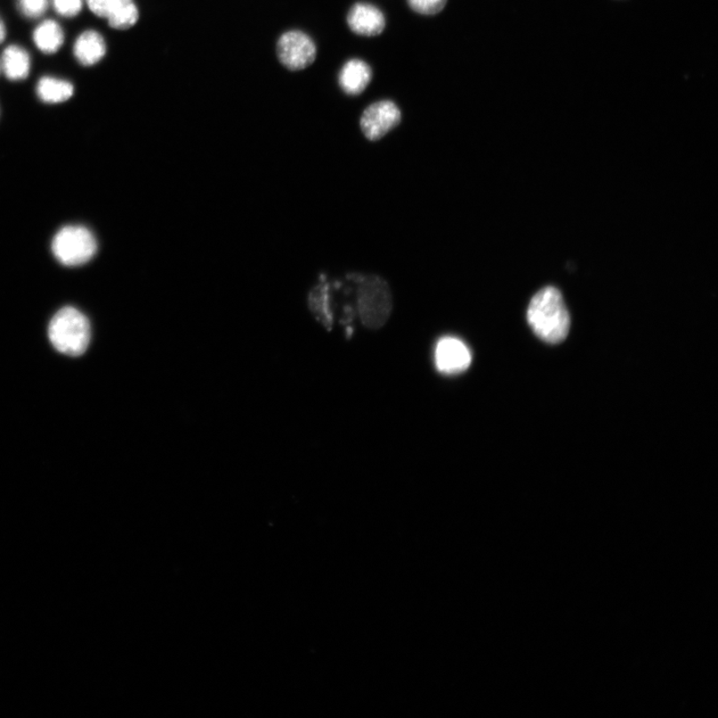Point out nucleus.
I'll use <instances>...</instances> for the list:
<instances>
[{"instance_id": "f257e3e1", "label": "nucleus", "mask_w": 718, "mask_h": 718, "mask_svg": "<svg viewBox=\"0 0 718 718\" xmlns=\"http://www.w3.org/2000/svg\"><path fill=\"white\" fill-rule=\"evenodd\" d=\"M527 319L534 334L551 344L564 342L571 327L563 295L555 286L544 287L533 296Z\"/></svg>"}, {"instance_id": "f03ea898", "label": "nucleus", "mask_w": 718, "mask_h": 718, "mask_svg": "<svg viewBox=\"0 0 718 718\" xmlns=\"http://www.w3.org/2000/svg\"><path fill=\"white\" fill-rule=\"evenodd\" d=\"M356 308L361 323L376 329L390 319L392 303L389 285L382 278L351 274Z\"/></svg>"}, {"instance_id": "7ed1b4c3", "label": "nucleus", "mask_w": 718, "mask_h": 718, "mask_svg": "<svg viewBox=\"0 0 718 718\" xmlns=\"http://www.w3.org/2000/svg\"><path fill=\"white\" fill-rule=\"evenodd\" d=\"M90 335L87 318L72 307L57 311L49 324V340L57 351L70 357H79L86 351Z\"/></svg>"}, {"instance_id": "20e7f679", "label": "nucleus", "mask_w": 718, "mask_h": 718, "mask_svg": "<svg viewBox=\"0 0 718 718\" xmlns=\"http://www.w3.org/2000/svg\"><path fill=\"white\" fill-rule=\"evenodd\" d=\"M54 257L62 265L77 267L85 265L97 252V241L90 230L82 226L62 228L53 238Z\"/></svg>"}, {"instance_id": "39448f33", "label": "nucleus", "mask_w": 718, "mask_h": 718, "mask_svg": "<svg viewBox=\"0 0 718 718\" xmlns=\"http://www.w3.org/2000/svg\"><path fill=\"white\" fill-rule=\"evenodd\" d=\"M277 53L286 69L300 71L316 61L318 51L315 41L307 33L292 30L284 33L278 39Z\"/></svg>"}, {"instance_id": "423d86ee", "label": "nucleus", "mask_w": 718, "mask_h": 718, "mask_svg": "<svg viewBox=\"0 0 718 718\" xmlns=\"http://www.w3.org/2000/svg\"><path fill=\"white\" fill-rule=\"evenodd\" d=\"M400 121L399 106L391 101H382L369 105L362 113L360 128L370 141H377L399 125Z\"/></svg>"}, {"instance_id": "0eeeda50", "label": "nucleus", "mask_w": 718, "mask_h": 718, "mask_svg": "<svg viewBox=\"0 0 718 718\" xmlns=\"http://www.w3.org/2000/svg\"><path fill=\"white\" fill-rule=\"evenodd\" d=\"M90 11L99 18L109 20L110 28L126 30L133 28L139 20L134 0H86Z\"/></svg>"}, {"instance_id": "6e6552de", "label": "nucleus", "mask_w": 718, "mask_h": 718, "mask_svg": "<svg viewBox=\"0 0 718 718\" xmlns=\"http://www.w3.org/2000/svg\"><path fill=\"white\" fill-rule=\"evenodd\" d=\"M472 361V353L466 344L456 337H443L436 345V367L444 375L464 373Z\"/></svg>"}, {"instance_id": "1a4fd4ad", "label": "nucleus", "mask_w": 718, "mask_h": 718, "mask_svg": "<svg viewBox=\"0 0 718 718\" xmlns=\"http://www.w3.org/2000/svg\"><path fill=\"white\" fill-rule=\"evenodd\" d=\"M346 22L353 33L367 37L381 36L386 27L383 12L367 3L353 4L346 16Z\"/></svg>"}, {"instance_id": "9d476101", "label": "nucleus", "mask_w": 718, "mask_h": 718, "mask_svg": "<svg viewBox=\"0 0 718 718\" xmlns=\"http://www.w3.org/2000/svg\"><path fill=\"white\" fill-rule=\"evenodd\" d=\"M373 79V69L368 63L359 59L345 62L338 74V85L345 94L359 96Z\"/></svg>"}, {"instance_id": "9b49d317", "label": "nucleus", "mask_w": 718, "mask_h": 718, "mask_svg": "<svg viewBox=\"0 0 718 718\" xmlns=\"http://www.w3.org/2000/svg\"><path fill=\"white\" fill-rule=\"evenodd\" d=\"M73 53L79 64L95 65L101 62L106 54L105 40L98 31H85L77 39Z\"/></svg>"}, {"instance_id": "f8f14e48", "label": "nucleus", "mask_w": 718, "mask_h": 718, "mask_svg": "<svg viewBox=\"0 0 718 718\" xmlns=\"http://www.w3.org/2000/svg\"><path fill=\"white\" fill-rule=\"evenodd\" d=\"M310 307L317 319L326 327H332L334 324L333 296L330 283L326 278L313 287L310 295Z\"/></svg>"}, {"instance_id": "ddd939ff", "label": "nucleus", "mask_w": 718, "mask_h": 718, "mask_svg": "<svg viewBox=\"0 0 718 718\" xmlns=\"http://www.w3.org/2000/svg\"><path fill=\"white\" fill-rule=\"evenodd\" d=\"M3 69L12 81L27 79L30 72V56L19 45L8 46L3 54Z\"/></svg>"}, {"instance_id": "4468645a", "label": "nucleus", "mask_w": 718, "mask_h": 718, "mask_svg": "<svg viewBox=\"0 0 718 718\" xmlns=\"http://www.w3.org/2000/svg\"><path fill=\"white\" fill-rule=\"evenodd\" d=\"M33 41L41 52L54 54L64 44V32L56 21L45 20L33 32Z\"/></svg>"}, {"instance_id": "2eb2a0df", "label": "nucleus", "mask_w": 718, "mask_h": 718, "mask_svg": "<svg viewBox=\"0 0 718 718\" xmlns=\"http://www.w3.org/2000/svg\"><path fill=\"white\" fill-rule=\"evenodd\" d=\"M36 93L44 103L59 104L69 101L73 96L74 87L69 81L45 77L39 79Z\"/></svg>"}, {"instance_id": "dca6fc26", "label": "nucleus", "mask_w": 718, "mask_h": 718, "mask_svg": "<svg viewBox=\"0 0 718 718\" xmlns=\"http://www.w3.org/2000/svg\"><path fill=\"white\" fill-rule=\"evenodd\" d=\"M448 0H407L412 11L421 15L439 14L447 6Z\"/></svg>"}, {"instance_id": "f3484780", "label": "nucleus", "mask_w": 718, "mask_h": 718, "mask_svg": "<svg viewBox=\"0 0 718 718\" xmlns=\"http://www.w3.org/2000/svg\"><path fill=\"white\" fill-rule=\"evenodd\" d=\"M48 0H19L20 12L28 19H38L47 10Z\"/></svg>"}, {"instance_id": "a211bd4d", "label": "nucleus", "mask_w": 718, "mask_h": 718, "mask_svg": "<svg viewBox=\"0 0 718 718\" xmlns=\"http://www.w3.org/2000/svg\"><path fill=\"white\" fill-rule=\"evenodd\" d=\"M55 12L64 18H74L82 10V0H53Z\"/></svg>"}, {"instance_id": "6ab92c4d", "label": "nucleus", "mask_w": 718, "mask_h": 718, "mask_svg": "<svg viewBox=\"0 0 718 718\" xmlns=\"http://www.w3.org/2000/svg\"><path fill=\"white\" fill-rule=\"evenodd\" d=\"M6 37V28L4 22L0 19V44H3Z\"/></svg>"}]
</instances>
